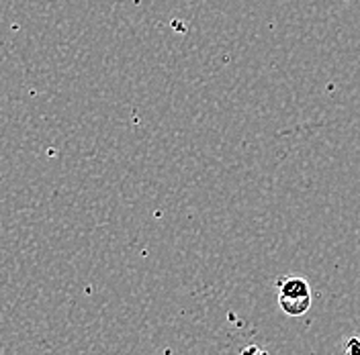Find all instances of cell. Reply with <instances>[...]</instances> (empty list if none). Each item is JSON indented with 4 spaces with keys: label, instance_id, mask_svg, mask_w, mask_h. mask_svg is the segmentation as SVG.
<instances>
[{
    "label": "cell",
    "instance_id": "7a4b0ae2",
    "mask_svg": "<svg viewBox=\"0 0 360 355\" xmlns=\"http://www.w3.org/2000/svg\"><path fill=\"white\" fill-rule=\"evenodd\" d=\"M346 355H360V337H350L346 341V349H344Z\"/></svg>",
    "mask_w": 360,
    "mask_h": 355
},
{
    "label": "cell",
    "instance_id": "6da1fadb",
    "mask_svg": "<svg viewBox=\"0 0 360 355\" xmlns=\"http://www.w3.org/2000/svg\"><path fill=\"white\" fill-rule=\"evenodd\" d=\"M278 304L289 316H301L311 307V288L299 276H285L276 282Z\"/></svg>",
    "mask_w": 360,
    "mask_h": 355
}]
</instances>
